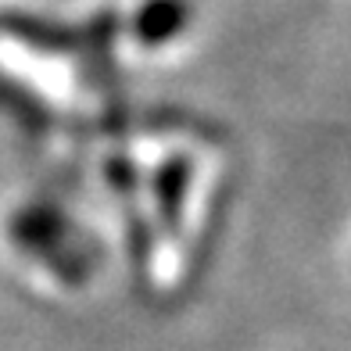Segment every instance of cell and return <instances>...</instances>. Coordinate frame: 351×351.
I'll list each match as a JSON object with an SVG mask.
<instances>
[{"label": "cell", "mask_w": 351, "mask_h": 351, "mask_svg": "<svg viewBox=\"0 0 351 351\" xmlns=\"http://www.w3.org/2000/svg\"><path fill=\"white\" fill-rule=\"evenodd\" d=\"M190 19V8L186 0H147V4L140 8L136 22H133V33L140 43H165L172 40L180 29L186 25Z\"/></svg>", "instance_id": "6da1fadb"}, {"label": "cell", "mask_w": 351, "mask_h": 351, "mask_svg": "<svg viewBox=\"0 0 351 351\" xmlns=\"http://www.w3.org/2000/svg\"><path fill=\"white\" fill-rule=\"evenodd\" d=\"M186 162H169L162 172H158V180H154V190H158V201H162V215L169 222H176V215H180V204H183V190L190 183V176H186Z\"/></svg>", "instance_id": "7a4b0ae2"}]
</instances>
